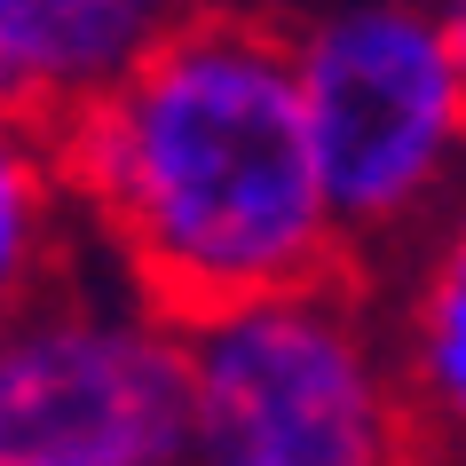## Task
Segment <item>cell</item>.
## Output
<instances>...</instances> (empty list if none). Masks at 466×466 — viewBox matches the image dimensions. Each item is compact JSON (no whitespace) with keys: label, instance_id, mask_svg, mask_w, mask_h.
<instances>
[{"label":"cell","instance_id":"277c9868","mask_svg":"<svg viewBox=\"0 0 466 466\" xmlns=\"http://www.w3.org/2000/svg\"><path fill=\"white\" fill-rule=\"evenodd\" d=\"M190 340L135 285L64 277L0 324V466H190Z\"/></svg>","mask_w":466,"mask_h":466},{"label":"cell","instance_id":"8992f818","mask_svg":"<svg viewBox=\"0 0 466 466\" xmlns=\"http://www.w3.org/2000/svg\"><path fill=\"white\" fill-rule=\"evenodd\" d=\"M371 285L395 332V364L411 395L419 466H466V198L435 221V238Z\"/></svg>","mask_w":466,"mask_h":466},{"label":"cell","instance_id":"6da1fadb","mask_svg":"<svg viewBox=\"0 0 466 466\" xmlns=\"http://www.w3.org/2000/svg\"><path fill=\"white\" fill-rule=\"evenodd\" d=\"M56 158L87 246L182 332L356 277L277 8L182 0L135 72L56 127Z\"/></svg>","mask_w":466,"mask_h":466},{"label":"cell","instance_id":"52a82bcc","mask_svg":"<svg viewBox=\"0 0 466 466\" xmlns=\"http://www.w3.org/2000/svg\"><path fill=\"white\" fill-rule=\"evenodd\" d=\"M79 238H87V221L72 206L56 135L0 111V324L79 269V253H87Z\"/></svg>","mask_w":466,"mask_h":466},{"label":"cell","instance_id":"3957f363","mask_svg":"<svg viewBox=\"0 0 466 466\" xmlns=\"http://www.w3.org/2000/svg\"><path fill=\"white\" fill-rule=\"evenodd\" d=\"M190 466H419L388 309L364 277L190 324Z\"/></svg>","mask_w":466,"mask_h":466},{"label":"cell","instance_id":"7a4b0ae2","mask_svg":"<svg viewBox=\"0 0 466 466\" xmlns=\"http://www.w3.org/2000/svg\"><path fill=\"white\" fill-rule=\"evenodd\" d=\"M300 32L324 198L364 285L403 269L466 198V72L435 0H332Z\"/></svg>","mask_w":466,"mask_h":466},{"label":"cell","instance_id":"ba28073f","mask_svg":"<svg viewBox=\"0 0 466 466\" xmlns=\"http://www.w3.org/2000/svg\"><path fill=\"white\" fill-rule=\"evenodd\" d=\"M442 25H451V48H459V72H466V0H435Z\"/></svg>","mask_w":466,"mask_h":466},{"label":"cell","instance_id":"5b68a950","mask_svg":"<svg viewBox=\"0 0 466 466\" xmlns=\"http://www.w3.org/2000/svg\"><path fill=\"white\" fill-rule=\"evenodd\" d=\"M174 16L182 0H0V111L56 135L119 87Z\"/></svg>","mask_w":466,"mask_h":466}]
</instances>
